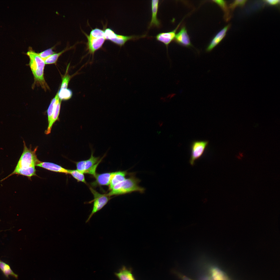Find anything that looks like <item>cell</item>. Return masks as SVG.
<instances>
[{"instance_id": "1", "label": "cell", "mask_w": 280, "mask_h": 280, "mask_svg": "<svg viewBox=\"0 0 280 280\" xmlns=\"http://www.w3.org/2000/svg\"><path fill=\"white\" fill-rule=\"evenodd\" d=\"M23 143V152L17 164L14 171L6 178L14 174L24 176L29 178L36 175L35 166L40 162L36 154L38 147L33 150L31 147L29 148L27 147L24 141Z\"/></svg>"}, {"instance_id": "2", "label": "cell", "mask_w": 280, "mask_h": 280, "mask_svg": "<svg viewBox=\"0 0 280 280\" xmlns=\"http://www.w3.org/2000/svg\"><path fill=\"white\" fill-rule=\"evenodd\" d=\"M26 54L30 59L29 65L34 78V85L36 84L41 86L45 91L49 89L44 77V69L45 64L44 60L31 47L29 48Z\"/></svg>"}, {"instance_id": "3", "label": "cell", "mask_w": 280, "mask_h": 280, "mask_svg": "<svg viewBox=\"0 0 280 280\" xmlns=\"http://www.w3.org/2000/svg\"><path fill=\"white\" fill-rule=\"evenodd\" d=\"M129 177L115 186L107 195L109 197L119 195L137 192L143 193L145 188L139 186L141 180L135 176V172L129 174Z\"/></svg>"}, {"instance_id": "4", "label": "cell", "mask_w": 280, "mask_h": 280, "mask_svg": "<svg viewBox=\"0 0 280 280\" xmlns=\"http://www.w3.org/2000/svg\"><path fill=\"white\" fill-rule=\"evenodd\" d=\"M83 32L87 39L86 50L93 56L96 51L102 47L106 40L104 30L95 28L92 29L89 35Z\"/></svg>"}, {"instance_id": "5", "label": "cell", "mask_w": 280, "mask_h": 280, "mask_svg": "<svg viewBox=\"0 0 280 280\" xmlns=\"http://www.w3.org/2000/svg\"><path fill=\"white\" fill-rule=\"evenodd\" d=\"M92 149L91 156L89 159L76 162V170L83 174L87 173L94 176L96 174V170L98 164L105 155L100 159V157H94Z\"/></svg>"}, {"instance_id": "6", "label": "cell", "mask_w": 280, "mask_h": 280, "mask_svg": "<svg viewBox=\"0 0 280 280\" xmlns=\"http://www.w3.org/2000/svg\"><path fill=\"white\" fill-rule=\"evenodd\" d=\"M89 188L93 194L94 199L88 203H90L93 202V205L92 212L86 221V223L88 222L92 216L101 209L110 199V197L108 196L107 194H101L92 187H90Z\"/></svg>"}, {"instance_id": "7", "label": "cell", "mask_w": 280, "mask_h": 280, "mask_svg": "<svg viewBox=\"0 0 280 280\" xmlns=\"http://www.w3.org/2000/svg\"><path fill=\"white\" fill-rule=\"evenodd\" d=\"M104 37L106 40L110 41L120 47L124 45L126 42L130 40L138 39L145 37V35L141 36H126L118 34L110 28H106L104 30Z\"/></svg>"}, {"instance_id": "8", "label": "cell", "mask_w": 280, "mask_h": 280, "mask_svg": "<svg viewBox=\"0 0 280 280\" xmlns=\"http://www.w3.org/2000/svg\"><path fill=\"white\" fill-rule=\"evenodd\" d=\"M208 143L207 141H195L192 143L191 157L189 161L191 166H193L196 161L203 156Z\"/></svg>"}, {"instance_id": "9", "label": "cell", "mask_w": 280, "mask_h": 280, "mask_svg": "<svg viewBox=\"0 0 280 280\" xmlns=\"http://www.w3.org/2000/svg\"><path fill=\"white\" fill-rule=\"evenodd\" d=\"M175 42L181 45L187 47L192 46L187 30L184 26L176 34L174 39Z\"/></svg>"}, {"instance_id": "10", "label": "cell", "mask_w": 280, "mask_h": 280, "mask_svg": "<svg viewBox=\"0 0 280 280\" xmlns=\"http://www.w3.org/2000/svg\"><path fill=\"white\" fill-rule=\"evenodd\" d=\"M181 22L173 30L168 32L160 33L158 34L156 37V39L164 43L167 47L170 43L174 39L176 31Z\"/></svg>"}, {"instance_id": "11", "label": "cell", "mask_w": 280, "mask_h": 280, "mask_svg": "<svg viewBox=\"0 0 280 280\" xmlns=\"http://www.w3.org/2000/svg\"><path fill=\"white\" fill-rule=\"evenodd\" d=\"M230 25V24L228 25L217 34L207 46V51H211L220 43L225 36Z\"/></svg>"}, {"instance_id": "12", "label": "cell", "mask_w": 280, "mask_h": 280, "mask_svg": "<svg viewBox=\"0 0 280 280\" xmlns=\"http://www.w3.org/2000/svg\"><path fill=\"white\" fill-rule=\"evenodd\" d=\"M36 166L56 172L69 174V170L66 169L56 164L51 162L40 161Z\"/></svg>"}, {"instance_id": "13", "label": "cell", "mask_w": 280, "mask_h": 280, "mask_svg": "<svg viewBox=\"0 0 280 280\" xmlns=\"http://www.w3.org/2000/svg\"><path fill=\"white\" fill-rule=\"evenodd\" d=\"M113 172L105 173L101 174H96L94 176L96 180L93 183V185H109Z\"/></svg>"}, {"instance_id": "14", "label": "cell", "mask_w": 280, "mask_h": 280, "mask_svg": "<svg viewBox=\"0 0 280 280\" xmlns=\"http://www.w3.org/2000/svg\"><path fill=\"white\" fill-rule=\"evenodd\" d=\"M159 3L158 0H153L151 1L152 16L149 28L153 26L159 27L160 25V22L157 18Z\"/></svg>"}, {"instance_id": "15", "label": "cell", "mask_w": 280, "mask_h": 280, "mask_svg": "<svg viewBox=\"0 0 280 280\" xmlns=\"http://www.w3.org/2000/svg\"><path fill=\"white\" fill-rule=\"evenodd\" d=\"M128 174L126 171L114 172L109 185V190H111L115 186L124 180Z\"/></svg>"}, {"instance_id": "16", "label": "cell", "mask_w": 280, "mask_h": 280, "mask_svg": "<svg viewBox=\"0 0 280 280\" xmlns=\"http://www.w3.org/2000/svg\"><path fill=\"white\" fill-rule=\"evenodd\" d=\"M115 275L119 280H136L132 273V270L123 266Z\"/></svg>"}, {"instance_id": "17", "label": "cell", "mask_w": 280, "mask_h": 280, "mask_svg": "<svg viewBox=\"0 0 280 280\" xmlns=\"http://www.w3.org/2000/svg\"><path fill=\"white\" fill-rule=\"evenodd\" d=\"M209 271L213 280H228L224 273L215 266H211L209 268Z\"/></svg>"}, {"instance_id": "18", "label": "cell", "mask_w": 280, "mask_h": 280, "mask_svg": "<svg viewBox=\"0 0 280 280\" xmlns=\"http://www.w3.org/2000/svg\"><path fill=\"white\" fill-rule=\"evenodd\" d=\"M61 100L59 99L54 110L51 120L49 123L47 129L45 131L46 134H48L51 132L53 124L58 120L60 110Z\"/></svg>"}, {"instance_id": "19", "label": "cell", "mask_w": 280, "mask_h": 280, "mask_svg": "<svg viewBox=\"0 0 280 280\" xmlns=\"http://www.w3.org/2000/svg\"><path fill=\"white\" fill-rule=\"evenodd\" d=\"M214 2L219 5L222 9L224 13V18L226 21L229 20L231 17L230 10L226 2L223 0H213Z\"/></svg>"}, {"instance_id": "20", "label": "cell", "mask_w": 280, "mask_h": 280, "mask_svg": "<svg viewBox=\"0 0 280 280\" xmlns=\"http://www.w3.org/2000/svg\"><path fill=\"white\" fill-rule=\"evenodd\" d=\"M59 100L58 92L52 100L47 110L48 123L50 121L54 109Z\"/></svg>"}, {"instance_id": "21", "label": "cell", "mask_w": 280, "mask_h": 280, "mask_svg": "<svg viewBox=\"0 0 280 280\" xmlns=\"http://www.w3.org/2000/svg\"><path fill=\"white\" fill-rule=\"evenodd\" d=\"M72 46L70 47H67L58 53H56L44 60V62L46 64H54L57 61L58 58L62 53L68 50H69L73 47Z\"/></svg>"}, {"instance_id": "22", "label": "cell", "mask_w": 280, "mask_h": 280, "mask_svg": "<svg viewBox=\"0 0 280 280\" xmlns=\"http://www.w3.org/2000/svg\"><path fill=\"white\" fill-rule=\"evenodd\" d=\"M58 92L59 98L61 100H67L72 97L73 93L70 89H60Z\"/></svg>"}, {"instance_id": "23", "label": "cell", "mask_w": 280, "mask_h": 280, "mask_svg": "<svg viewBox=\"0 0 280 280\" xmlns=\"http://www.w3.org/2000/svg\"><path fill=\"white\" fill-rule=\"evenodd\" d=\"M69 174H71L78 181L82 182L85 184L86 183L83 173L77 170H69Z\"/></svg>"}, {"instance_id": "24", "label": "cell", "mask_w": 280, "mask_h": 280, "mask_svg": "<svg viewBox=\"0 0 280 280\" xmlns=\"http://www.w3.org/2000/svg\"><path fill=\"white\" fill-rule=\"evenodd\" d=\"M56 45L52 47L49 48L39 53H38L39 56L44 60L51 55L56 53L53 50L55 47Z\"/></svg>"}, {"instance_id": "25", "label": "cell", "mask_w": 280, "mask_h": 280, "mask_svg": "<svg viewBox=\"0 0 280 280\" xmlns=\"http://www.w3.org/2000/svg\"><path fill=\"white\" fill-rule=\"evenodd\" d=\"M2 272L4 275L7 278H9L10 275L16 279L18 278V275L13 272L11 269L10 266L8 264H6Z\"/></svg>"}, {"instance_id": "26", "label": "cell", "mask_w": 280, "mask_h": 280, "mask_svg": "<svg viewBox=\"0 0 280 280\" xmlns=\"http://www.w3.org/2000/svg\"><path fill=\"white\" fill-rule=\"evenodd\" d=\"M247 1L245 0H236L234 1L230 4L229 6L230 10L233 11L238 6H243L244 5Z\"/></svg>"}, {"instance_id": "27", "label": "cell", "mask_w": 280, "mask_h": 280, "mask_svg": "<svg viewBox=\"0 0 280 280\" xmlns=\"http://www.w3.org/2000/svg\"><path fill=\"white\" fill-rule=\"evenodd\" d=\"M71 78V76L69 75L66 74L65 75L62 79V82L60 89L67 88Z\"/></svg>"}, {"instance_id": "28", "label": "cell", "mask_w": 280, "mask_h": 280, "mask_svg": "<svg viewBox=\"0 0 280 280\" xmlns=\"http://www.w3.org/2000/svg\"><path fill=\"white\" fill-rule=\"evenodd\" d=\"M173 272H174V273L176 274V275H177L180 278L181 280H192L187 276H185L176 271H173Z\"/></svg>"}, {"instance_id": "29", "label": "cell", "mask_w": 280, "mask_h": 280, "mask_svg": "<svg viewBox=\"0 0 280 280\" xmlns=\"http://www.w3.org/2000/svg\"><path fill=\"white\" fill-rule=\"evenodd\" d=\"M267 3L272 5H275L279 4L280 1L279 0H267L264 1Z\"/></svg>"}, {"instance_id": "30", "label": "cell", "mask_w": 280, "mask_h": 280, "mask_svg": "<svg viewBox=\"0 0 280 280\" xmlns=\"http://www.w3.org/2000/svg\"><path fill=\"white\" fill-rule=\"evenodd\" d=\"M199 280H213L212 278L206 275H201L199 276Z\"/></svg>"}, {"instance_id": "31", "label": "cell", "mask_w": 280, "mask_h": 280, "mask_svg": "<svg viewBox=\"0 0 280 280\" xmlns=\"http://www.w3.org/2000/svg\"><path fill=\"white\" fill-rule=\"evenodd\" d=\"M6 264L0 260V269L2 271Z\"/></svg>"}, {"instance_id": "32", "label": "cell", "mask_w": 280, "mask_h": 280, "mask_svg": "<svg viewBox=\"0 0 280 280\" xmlns=\"http://www.w3.org/2000/svg\"><path fill=\"white\" fill-rule=\"evenodd\" d=\"M160 131H159V132L158 131H157V133L158 134H160Z\"/></svg>"}, {"instance_id": "33", "label": "cell", "mask_w": 280, "mask_h": 280, "mask_svg": "<svg viewBox=\"0 0 280 280\" xmlns=\"http://www.w3.org/2000/svg\"></svg>"}]
</instances>
